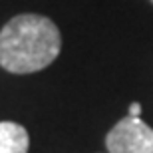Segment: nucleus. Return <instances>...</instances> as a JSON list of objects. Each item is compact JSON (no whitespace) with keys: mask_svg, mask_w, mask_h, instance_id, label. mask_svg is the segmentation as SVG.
<instances>
[{"mask_svg":"<svg viewBox=\"0 0 153 153\" xmlns=\"http://www.w3.org/2000/svg\"><path fill=\"white\" fill-rule=\"evenodd\" d=\"M151 2H153V0H151Z\"/></svg>","mask_w":153,"mask_h":153,"instance_id":"5","label":"nucleus"},{"mask_svg":"<svg viewBox=\"0 0 153 153\" xmlns=\"http://www.w3.org/2000/svg\"><path fill=\"white\" fill-rule=\"evenodd\" d=\"M129 115H133V117H139L141 115V103H137V102H133L129 105Z\"/></svg>","mask_w":153,"mask_h":153,"instance_id":"4","label":"nucleus"},{"mask_svg":"<svg viewBox=\"0 0 153 153\" xmlns=\"http://www.w3.org/2000/svg\"><path fill=\"white\" fill-rule=\"evenodd\" d=\"M60 50L58 26L40 14L14 16L0 30V66L10 74H34L48 68Z\"/></svg>","mask_w":153,"mask_h":153,"instance_id":"1","label":"nucleus"},{"mask_svg":"<svg viewBox=\"0 0 153 153\" xmlns=\"http://www.w3.org/2000/svg\"><path fill=\"white\" fill-rule=\"evenodd\" d=\"M30 137L26 127L14 121H0V153H28Z\"/></svg>","mask_w":153,"mask_h":153,"instance_id":"3","label":"nucleus"},{"mask_svg":"<svg viewBox=\"0 0 153 153\" xmlns=\"http://www.w3.org/2000/svg\"><path fill=\"white\" fill-rule=\"evenodd\" d=\"M105 145L109 153H153V127L143 119L127 115L111 127Z\"/></svg>","mask_w":153,"mask_h":153,"instance_id":"2","label":"nucleus"}]
</instances>
